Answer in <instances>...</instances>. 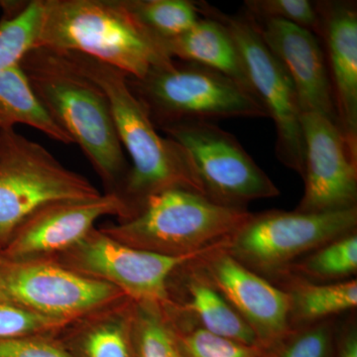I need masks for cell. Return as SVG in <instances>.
Listing matches in <instances>:
<instances>
[{"mask_svg":"<svg viewBox=\"0 0 357 357\" xmlns=\"http://www.w3.org/2000/svg\"><path fill=\"white\" fill-rule=\"evenodd\" d=\"M20 66L44 109L81 148L105 194L121 197L130 164L100 86L63 52L35 48Z\"/></svg>","mask_w":357,"mask_h":357,"instance_id":"1","label":"cell"},{"mask_svg":"<svg viewBox=\"0 0 357 357\" xmlns=\"http://www.w3.org/2000/svg\"><path fill=\"white\" fill-rule=\"evenodd\" d=\"M63 53L100 86L109 100L119 140L131 159L130 171L121 194L128 208L126 218L139 210L150 197L166 190L182 188L204 196L191 156L178 142L160 135L146 109L131 91L128 75L83 54Z\"/></svg>","mask_w":357,"mask_h":357,"instance_id":"2","label":"cell"},{"mask_svg":"<svg viewBox=\"0 0 357 357\" xmlns=\"http://www.w3.org/2000/svg\"><path fill=\"white\" fill-rule=\"evenodd\" d=\"M36 48L83 54L133 79L174 61L126 0H44Z\"/></svg>","mask_w":357,"mask_h":357,"instance_id":"3","label":"cell"},{"mask_svg":"<svg viewBox=\"0 0 357 357\" xmlns=\"http://www.w3.org/2000/svg\"><path fill=\"white\" fill-rule=\"evenodd\" d=\"M250 215L248 208L222 206L199 192L174 188L150 197L130 218L100 229L131 248L181 257L215 248Z\"/></svg>","mask_w":357,"mask_h":357,"instance_id":"4","label":"cell"},{"mask_svg":"<svg viewBox=\"0 0 357 357\" xmlns=\"http://www.w3.org/2000/svg\"><path fill=\"white\" fill-rule=\"evenodd\" d=\"M128 84L157 129L183 121L268 117L248 89L222 73L195 63L174 60L154 68L142 79L128 77Z\"/></svg>","mask_w":357,"mask_h":357,"instance_id":"5","label":"cell"},{"mask_svg":"<svg viewBox=\"0 0 357 357\" xmlns=\"http://www.w3.org/2000/svg\"><path fill=\"white\" fill-rule=\"evenodd\" d=\"M102 192L39 143L15 129L0 130V250L46 204L96 199Z\"/></svg>","mask_w":357,"mask_h":357,"instance_id":"6","label":"cell"},{"mask_svg":"<svg viewBox=\"0 0 357 357\" xmlns=\"http://www.w3.org/2000/svg\"><path fill=\"white\" fill-rule=\"evenodd\" d=\"M357 230V206L331 213L267 211L251 213L227 238L234 259L274 282L314 249Z\"/></svg>","mask_w":357,"mask_h":357,"instance_id":"7","label":"cell"},{"mask_svg":"<svg viewBox=\"0 0 357 357\" xmlns=\"http://www.w3.org/2000/svg\"><path fill=\"white\" fill-rule=\"evenodd\" d=\"M225 25L238 49L253 95L274 121L276 155L289 169L304 172V137L297 93L292 79L278 58L270 51L248 13L227 15L204 3L203 16Z\"/></svg>","mask_w":357,"mask_h":357,"instance_id":"8","label":"cell"},{"mask_svg":"<svg viewBox=\"0 0 357 357\" xmlns=\"http://www.w3.org/2000/svg\"><path fill=\"white\" fill-rule=\"evenodd\" d=\"M160 130L191 156L204 196L213 203L246 208L255 199L280 195L236 138L211 121L178 122Z\"/></svg>","mask_w":357,"mask_h":357,"instance_id":"9","label":"cell"},{"mask_svg":"<svg viewBox=\"0 0 357 357\" xmlns=\"http://www.w3.org/2000/svg\"><path fill=\"white\" fill-rule=\"evenodd\" d=\"M128 297L52 259L11 260L0 255V303L73 321Z\"/></svg>","mask_w":357,"mask_h":357,"instance_id":"10","label":"cell"},{"mask_svg":"<svg viewBox=\"0 0 357 357\" xmlns=\"http://www.w3.org/2000/svg\"><path fill=\"white\" fill-rule=\"evenodd\" d=\"M211 249L181 257L160 255L119 243L93 227L82 241L51 259L86 278L114 286L129 299L165 305L174 272Z\"/></svg>","mask_w":357,"mask_h":357,"instance_id":"11","label":"cell"},{"mask_svg":"<svg viewBox=\"0 0 357 357\" xmlns=\"http://www.w3.org/2000/svg\"><path fill=\"white\" fill-rule=\"evenodd\" d=\"M305 191L295 211L319 213L357 206V156L340 126L318 114L301 115Z\"/></svg>","mask_w":357,"mask_h":357,"instance_id":"12","label":"cell"},{"mask_svg":"<svg viewBox=\"0 0 357 357\" xmlns=\"http://www.w3.org/2000/svg\"><path fill=\"white\" fill-rule=\"evenodd\" d=\"M227 241L198 258L197 266L269 351L293 331L287 294L234 259L225 249Z\"/></svg>","mask_w":357,"mask_h":357,"instance_id":"13","label":"cell"},{"mask_svg":"<svg viewBox=\"0 0 357 357\" xmlns=\"http://www.w3.org/2000/svg\"><path fill=\"white\" fill-rule=\"evenodd\" d=\"M128 215L123 199L114 194L46 204L20 225L0 255L11 260L51 259L82 241L100 218Z\"/></svg>","mask_w":357,"mask_h":357,"instance_id":"14","label":"cell"},{"mask_svg":"<svg viewBox=\"0 0 357 357\" xmlns=\"http://www.w3.org/2000/svg\"><path fill=\"white\" fill-rule=\"evenodd\" d=\"M251 18L264 43L292 79L301 112L323 115L338 126L326 53L319 37L285 21Z\"/></svg>","mask_w":357,"mask_h":357,"instance_id":"15","label":"cell"},{"mask_svg":"<svg viewBox=\"0 0 357 357\" xmlns=\"http://www.w3.org/2000/svg\"><path fill=\"white\" fill-rule=\"evenodd\" d=\"M338 126L357 156V10L356 2H317Z\"/></svg>","mask_w":357,"mask_h":357,"instance_id":"16","label":"cell"},{"mask_svg":"<svg viewBox=\"0 0 357 357\" xmlns=\"http://www.w3.org/2000/svg\"><path fill=\"white\" fill-rule=\"evenodd\" d=\"M197 259L185 263L171 276L167 311L220 337L260 347L248 324L206 280L197 266Z\"/></svg>","mask_w":357,"mask_h":357,"instance_id":"17","label":"cell"},{"mask_svg":"<svg viewBox=\"0 0 357 357\" xmlns=\"http://www.w3.org/2000/svg\"><path fill=\"white\" fill-rule=\"evenodd\" d=\"M128 297L75 319L57 337L72 357H136Z\"/></svg>","mask_w":357,"mask_h":357,"instance_id":"18","label":"cell"},{"mask_svg":"<svg viewBox=\"0 0 357 357\" xmlns=\"http://www.w3.org/2000/svg\"><path fill=\"white\" fill-rule=\"evenodd\" d=\"M160 41L173 60L195 63L222 73L253 95L238 49L220 21L204 15L189 31Z\"/></svg>","mask_w":357,"mask_h":357,"instance_id":"19","label":"cell"},{"mask_svg":"<svg viewBox=\"0 0 357 357\" xmlns=\"http://www.w3.org/2000/svg\"><path fill=\"white\" fill-rule=\"evenodd\" d=\"M272 283L287 294L292 330L335 318L357 306V281L314 283L285 274Z\"/></svg>","mask_w":357,"mask_h":357,"instance_id":"20","label":"cell"},{"mask_svg":"<svg viewBox=\"0 0 357 357\" xmlns=\"http://www.w3.org/2000/svg\"><path fill=\"white\" fill-rule=\"evenodd\" d=\"M16 124L37 129L63 144H74L39 102L20 65L0 70V130Z\"/></svg>","mask_w":357,"mask_h":357,"instance_id":"21","label":"cell"},{"mask_svg":"<svg viewBox=\"0 0 357 357\" xmlns=\"http://www.w3.org/2000/svg\"><path fill=\"white\" fill-rule=\"evenodd\" d=\"M0 20V70L20 65L36 48L44 20V0L4 1Z\"/></svg>","mask_w":357,"mask_h":357,"instance_id":"22","label":"cell"},{"mask_svg":"<svg viewBox=\"0 0 357 357\" xmlns=\"http://www.w3.org/2000/svg\"><path fill=\"white\" fill-rule=\"evenodd\" d=\"M356 273L357 230L314 249L293 263L283 275L314 283H335L351 280Z\"/></svg>","mask_w":357,"mask_h":357,"instance_id":"23","label":"cell"},{"mask_svg":"<svg viewBox=\"0 0 357 357\" xmlns=\"http://www.w3.org/2000/svg\"><path fill=\"white\" fill-rule=\"evenodd\" d=\"M132 335L136 357H182L172 321L162 303L133 301Z\"/></svg>","mask_w":357,"mask_h":357,"instance_id":"24","label":"cell"},{"mask_svg":"<svg viewBox=\"0 0 357 357\" xmlns=\"http://www.w3.org/2000/svg\"><path fill=\"white\" fill-rule=\"evenodd\" d=\"M138 20L160 40L184 34L201 20L202 2L190 0H126Z\"/></svg>","mask_w":357,"mask_h":357,"instance_id":"25","label":"cell"},{"mask_svg":"<svg viewBox=\"0 0 357 357\" xmlns=\"http://www.w3.org/2000/svg\"><path fill=\"white\" fill-rule=\"evenodd\" d=\"M167 311V310H166ZM175 328L182 357H262L265 351L220 337L195 325L192 321L169 314Z\"/></svg>","mask_w":357,"mask_h":357,"instance_id":"26","label":"cell"},{"mask_svg":"<svg viewBox=\"0 0 357 357\" xmlns=\"http://www.w3.org/2000/svg\"><path fill=\"white\" fill-rule=\"evenodd\" d=\"M337 325L332 318L295 328L262 357H333Z\"/></svg>","mask_w":357,"mask_h":357,"instance_id":"27","label":"cell"},{"mask_svg":"<svg viewBox=\"0 0 357 357\" xmlns=\"http://www.w3.org/2000/svg\"><path fill=\"white\" fill-rule=\"evenodd\" d=\"M246 13L255 18L278 20L299 26L319 37L321 20L318 4L309 0H248Z\"/></svg>","mask_w":357,"mask_h":357,"instance_id":"28","label":"cell"},{"mask_svg":"<svg viewBox=\"0 0 357 357\" xmlns=\"http://www.w3.org/2000/svg\"><path fill=\"white\" fill-rule=\"evenodd\" d=\"M72 321L43 316L7 303H0V337L57 335Z\"/></svg>","mask_w":357,"mask_h":357,"instance_id":"29","label":"cell"},{"mask_svg":"<svg viewBox=\"0 0 357 357\" xmlns=\"http://www.w3.org/2000/svg\"><path fill=\"white\" fill-rule=\"evenodd\" d=\"M57 335L0 337V357H72Z\"/></svg>","mask_w":357,"mask_h":357,"instance_id":"30","label":"cell"},{"mask_svg":"<svg viewBox=\"0 0 357 357\" xmlns=\"http://www.w3.org/2000/svg\"><path fill=\"white\" fill-rule=\"evenodd\" d=\"M333 357H357V321L351 316L344 323L337 325Z\"/></svg>","mask_w":357,"mask_h":357,"instance_id":"31","label":"cell"},{"mask_svg":"<svg viewBox=\"0 0 357 357\" xmlns=\"http://www.w3.org/2000/svg\"><path fill=\"white\" fill-rule=\"evenodd\" d=\"M2 3H3V0H0V7H1Z\"/></svg>","mask_w":357,"mask_h":357,"instance_id":"32","label":"cell"}]
</instances>
